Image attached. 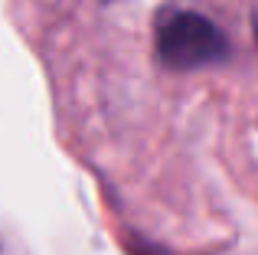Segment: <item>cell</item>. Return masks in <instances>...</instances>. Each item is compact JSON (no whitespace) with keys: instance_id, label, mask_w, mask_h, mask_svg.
<instances>
[{"instance_id":"cell-1","label":"cell","mask_w":258,"mask_h":255,"mask_svg":"<svg viewBox=\"0 0 258 255\" xmlns=\"http://www.w3.org/2000/svg\"><path fill=\"white\" fill-rule=\"evenodd\" d=\"M154 52L160 66L173 72H196L222 66L232 52L226 33L209 17L183 7H167L154 23Z\"/></svg>"},{"instance_id":"cell-2","label":"cell","mask_w":258,"mask_h":255,"mask_svg":"<svg viewBox=\"0 0 258 255\" xmlns=\"http://www.w3.org/2000/svg\"><path fill=\"white\" fill-rule=\"evenodd\" d=\"M252 26H255V39H258V10L252 13Z\"/></svg>"}]
</instances>
